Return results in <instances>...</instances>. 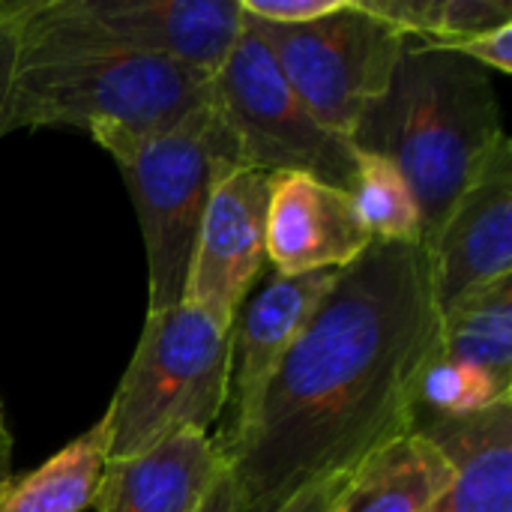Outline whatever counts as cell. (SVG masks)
Masks as SVG:
<instances>
[{"mask_svg": "<svg viewBox=\"0 0 512 512\" xmlns=\"http://www.w3.org/2000/svg\"><path fill=\"white\" fill-rule=\"evenodd\" d=\"M120 42L213 81L243 30L240 0H75Z\"/></svg>", "mask_w": 512, "mask_h": 512, "instance_id": "8fae6325", "label": "cell"}, {"mask_svg": "<svg viewBox=\"0 0 512 512\" xmlns=\"http://www.w3.org/2000/svg\"><path fill=\"white\" fill-rule=\"evenodd\" d=\"M348 195L372 243H426L420 204L387 159L360 153Z\"/></svg>", "mask_w": 512, "mask_h": 512, "instance_id": "d6986e66", "label": "cell"}, {"mask_svg": "<svg viewBox=\"0 0 512 512\" xmlns=\"http://www.w3.org/2000/svg\"><path fill=\"white\" fill-rule=\"evenodd\" d=\"M18 21H21V0H3L0 3V138L6 135V117H9L12 87H15Z\"/></svg>", "mask_w": 512, "mask_h": 512, "instance_id": "cb8c5ba5", "label": "cell"}, {"mask_svg": "<svg viewBox=\"0 0 512 512\" xmlns=\"http://www.w3.org/2000/svg\"><path fill=\"white\" fill-rule=\"evenodd\" d=\"M512 399L510 384L495 381L477 366L447 360L441 354L432 357V363L423 372L414 414H432V417H465L474 411H483L495 402Z\"/></svg>", "mask_w": 512, "mask_h": 512, "instance_id": "ffe728a7", "label": "cell"}, {"mask_svg": "<svg viewBox=\"0 0 512 512\" xmlns=\"http://www.w3.org/2000/svg\"><path fill=\"white\" fill-rule=\"evenodd\" d=\"M231 390V327L195 306L147 312L138 348L105 411L108 462L180 432L210 435Z\"/></svg>", "mask_w": 512, "mask_h": 512, "instance_id": "5b68a950", "label": "cell"}, {"mask_svg": "<svg viewBox=\"0 0 512 512\" xmlns=\"http://www.w3.org/2000/svg\"><path fill=\"white\" fill-rule=\"evenodd\" d=\"M507 138L498 90L468 57L408 39L387 90L363 111L351 144L387 159L411 186L426 243Z\"/></svg>", "mask_w": 512, "mask_h": 512, "instance_id": "3957f363", "label": "cell"}, {"mask_svg": "<svg viewBox=\"0 0 512 512\" xmlns=\"http://www.w3.org/2000/svg\"><path fill=\"white\" fill-rule=\"evenodd\" d=\"M267 201L270 174L246 165L225 171L213 186L183 303L201 309L219 327L234 324V315L267 267Z\"/></svg>", "mask_w": 512, "mask_h": 512, "instance_id": "ba28073f", "label": "cell"}, {"mask_svg": "<svg viewBox=\"0 0 512 512\" xmlns=\"http://www.w3.org/2000/svg\"><path fill=\"white\" fill-rule=\"evenodd\" d=\"M108 465L105 417L66 444L36 471L12 477L0 489V512H84L93 507Z\"/></svg>", "mask_w": 512, "mask_h": 512, "instance_id": "2e32d148", "label": "cell"}, {"mask_svg": "<svg viewBox=\"0 0 512 512\" xmlns=\"http://www.w3.org/2000/svg\"><path fill=\"white\" fill-rule=\"evenodd\" d=\"M243 24L264 42L312 117L348 141L363 111L387 90L408 42L393 24L363 9L360 0L297 27L267 24L246 12Z\"/></svg>", "mask_w": 512, "mask_h": 512, "instance_id": "8992f818", "label": "cell"}, {"mask_svg": "<svg viewBox=\"0 0 512 512\" xmlns=\"http://www.w3.org/2000/svg\"><path fill=\"white\" fill-rule=\"evenodd\" d=\"M372 246L351 195L309 174H270L267 264L279 276L342 270Z\"/></svg>", "mask_w": 512, "mask_h": 512, "instance_id": "30bf717a", "label": "cell"}, {"mask_svg": "<svg viewBox=\"0 0 512 512\" xmlns=\"http://www.w3.org/2000/svg\"><path fill=\"white\" fill-rule=\"evenodd\" d=\"M360 6L408 39L429 45H450L512 24V3L507 0H360Z\"/></svg>", "mask_w": 512, "mask_h": 512, "instance_id": "ac0fdd59", "label": "cell"}, {"mask_svg": "<svg viewBox=\"0 0 512 512\" xmlns=\"http://www.w3.org/2000/svg\"><path fill=\"white\" fill-rule=\"evenodd\" d=\"M438 345L426 243H372L336 270L246 426L228 441L213 438L237 507L279 510L411 432Z\"/></svg>", "mask_w": 512, "mask_h": 512, "instance_id": "6da1fadb", "label": "cell"}, {"mask_svg": "<svg viewBox=\"0 0 512 512\" xmlns=\"http://www.w3.org/2000/svg\"><path fill=\"white\" fill-rule=\"evenodd\" d=\"M441 512H444V510H441Z\"/></svg>", "mask_w": 512, "mask_h": 512, "instance_id": "484cf974", "label": "cell"}, {"mask_svg": "<svg viewBox=\"0 0 512 512\" xmlns=\"http://www.w3.org/2000/svg\"><path fill=\"white\" fill-rule=\"evenodd\" d=\"M333 279L336 270L309 276L273 273L255 297H246L231 324V420L216 441H228L246 426L267 381L309 324Z\"/></svg>", "mask_w": 512, "mask_h": 512, "instance_id": "7c38bea8", "label": "cell"}, {"mask_svg": "<svg viewBox=\"0 0 512 512\" xmlns=\"http://www.w3.org/2000/svg\"><path fill=\"white\" fill-rule=\"evenodd\" d=\"M438 48L456 51L486 72L489 69L501 72V75L512 72V24H501L495 30H486V33H477V36H468V39H459L450 45H438Z\"/></svg>", "mask_w": 512, "mask_h": 512, "instance_id": "603a6c76", "label": "cell"}, {"mask_svg": "<svg viewBox=\"0 0 512 512\" xmlns=\"http://www.w3.org/2000/svg\"><path fill=\"white\" fill-rule=\"evenodd\" d=\"M438 354L512 387V279L480 288L441 312Z\"/></svg>", "mask_w": 512, "mask_h": 512, "instance_id": "e0dca14e", "label": "cell"}, {"mask_svg": "<svg viewBox=\"0 0 512 512\" xmlns=\"http://www.w3.org/2000/svg\"><path fill=\"white\" fill-rule=\"evenodd\" d=\"M411 432L432 441L453 471L444 512H512V399L465 417L414 414Z\"/></svg>", "mask_w": 512, "mask_h": 512, "instance_id": "5bb4252c", "label": "cell"}, {"mask_svg": "<svg viewBox=\"0 0 512 512\" xmlns=\"http://www.w3.org/2000/svg\"><path fill=\"white\" fill-rule=\"evenodd\" d=\"M450 489L453 471L438 447L405 432L345 477L330 512H441Z\"/></svg>", "mask_w": 512, "mask_h": 512, "instance_id": "9a60e30c", "label": "cell"}, {"mask_svg": "<svg viewBox=\"0 0 512 512\" xmlns=\"http://www.w3.org/2000/svg\"><path fill=\"white\" fill-rule=\"evenodd\" d=\"M342 483H345V477L324 480V483H318V486L300 492L297 498H291L288 504H282L279 510L273 512H330L333 510L336 495H339V489H342ZM198 512H243L237 507V498H234V492H231V480H228L225 465H222L219 477L213 480V486H210V492H207V498H204V504L198 507Z\"/></svg>", "mask_w": 512, "mask_h": 512, "instance_id": "44dd1931", "label": "cell"}, {"mask_svg": "<svg viewBox=\"0 0 512 512\" xmlns=\"http://www.w3.org/2000/svg\"><path fill=\"white\" fill-rule=\"evenodd\" d=\"M438 312L512 279V141L498 144L477 180L426 243Z\"/></svg>", "mask_w": 512, "mask_h": 512, "instance_id": "9c48e42d", "label": "cell"}, {"mask_svg": "<svg viewBox=\"0 0 512 512\" xmlns=\"http://www.w3.org/2000/svg\"><path fill=\"white\" fill-rule=\"evenodd\" d=\"M12 480V432L0 405V489Z\"/></svg>", "mask_w": 512, "mask_h": 512, "instance_id": "d4e9b609", "label": "cell"}, {"mask_svg": "<svg viewBox=\"0 0 512 512\" xmlns=\"http://www.w3.org/2000/svg\"><path fill=\"white\" fill-rule=\"evenodd\" d=\"M348 0H240V9L249 18L279 24V27H297L318 18H327L339 12Z\"/></svg>", "mask_w": 512, "mask_h": 512, "instance_id": "7402d4cb", "label": "cell"}, {"mask_svg": "<svg viewBox=\"0 0 512 512\" xmlns=\"http://www.w3.org/2000/svg\"><path fill=\"white\" fill-rule=\"evenodd\" d=\"M93 141L117 162L138 213L150 273L147 312L180 306L213 186L243 165L216 99L168 129L105 132Z\"/></svg>", "mask_w": 512, "mask_h": 512, "instance_id": "277c9868", "label": "cell"}, {"mask_svg": "<svg viewBox=\"0 0 512 512\" xmlns=\"http://www.w3.org/2000/svg\"><path fill=\"white\" fill-rule=\"evenodd\" d=\"M213 99L237 141L240 162L264 174H309L342 192L357 174V150L324 129L291 90L264 42L243 24L231 57L213 75Z\"/></svg>", "mask_w": 512, "mask_h": 512, "instance_id": "52a82bcc", "label": "cell"}, {"mask_svg": "<svg viewBox=\"0 0 512 512\" xmlns=\"http://www.w3.org/2000/svg\"><path fill=\"white\" fill-rule=\"evenodd\" d=\"M210 99V78L120 42L75 0H21L6 132L75 126L90 138L147 135Z\"/></svg>", "mask_w": 512, "mask_h": 512, "instance_id": "7a4b0ae2", "label": "cell"}, {"mask_svg": "<svg viewBox=\"0 0 512 512\" xmlns=\"http://www.w3.org/2000/svg\"><path fill=\"white\" fill-rule=\"evenodd\" d=\"M222 465L210 435L180 432L138 456L111 459L102 471L93 510L198 512Z\"/></svg>", "mask_w": 512, "mask_h": 512, "instance_id": "4fadbf2b", "label": "cell"}]
</instances>
